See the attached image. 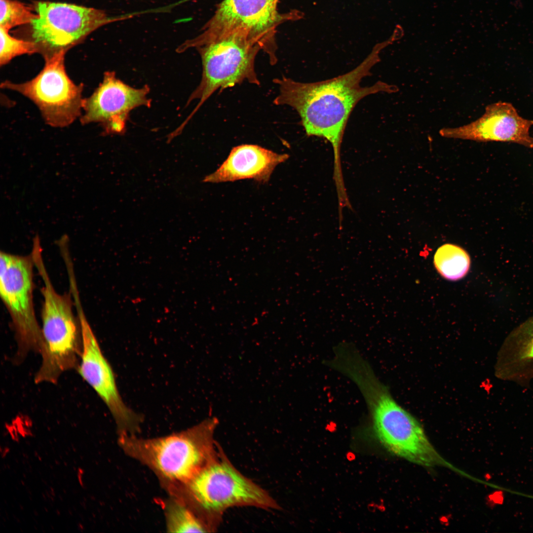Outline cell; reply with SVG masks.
Here are the masks:
<instances>
[{"mask_svg":"<svg viewBox=\"0 0 533 533\" xmlns=\"http://www.w3.org/2000/svg\"><path fill=\"white\" fill-rule=\"evenodd\" d=\"M434 264L438 272L445 278L457 280L468 272L470 259L468 253L461 247L452 244H445L437 250Z\"/></svg>","mask_w":533,"mask_h":533,"instance_id":"e0dca14e","label":"cell"},{"mask_svg":"<svg viewBox=\"0 0 533 533\" xmlns=\"http://www.w3.org/2000/svg\"><path fill=\"white\" fill-rule=\"evenodd\" d=\"M346 376L359 389L366 404L373 430L390 453L420 466L444 467L464 473L438 453L421 424L396 401L367 360L351 364Z\"/></svg>","mask_w":533,"mask_h":533,"instance_id":"7a4b0ae2","label":"cell"},{"mask_svg":"<svg viewBox=\"0 0 533 533\" xmlns=\"http://www.w3.org/2000/svg\"><path fill=\"white\" fill-rule=\"evenodd\" d=\"M0 27L7 31L31 24L38 16L30 7L17 0H0Z\"/></svg>","mask_w":533,"mask_h":533,"instance_id":"ac0fdd59","label":"cell"},{"mask_svg":"<svg viewBox=\"0 0 533 533\" xmlns=\"http://www.w3.org/2000/svg\"><path fill=\"white\" fill-rule=\"evenodd\" d=\"M166 528L170 533L213 532L206 522L190 505L175 497L165 502Z\"/></svg>","mask_w":533,"mask_h":533,"instance_id":"2e32d148","label":"cell"},{"mask_svg":"<svg viewBox=\"0 0 533 533\" xmlns=\"http://www.w3.org/2000/svg\"><path fill=\"white\" fill-rule=\"evenodd\" d=\"M0 64L3 66L14 57L38 52L36 45L31 41L20 39L11 36L8 31L0 27Z\"/></svg>","mask_w":533,"mask_h":533,"instance_id":"d6986e66","label":"cell"},{"mask_svg":"<svg viewBox=\"0 0 533 533\" xmlns=\"http://www.w3.org/2000/svg\"><path fill=\"white\" fill-rule=\"evenodd\" d=\"M34 8L38 16L30 24V41L44 59L67 51L92 32L115 21L100 9L68 3L40 1Z\"/></svg>","mask_w":533,"mask_h":533,"instance_id":"9c48e42d","label":"cell"},{"mask_svg":"<svg viewBox=\"0 0 533 533\" xmlns=\"http://www.w3.org/2000/svg\"><path fill=\"white\" fill-rule=\"evenodd\" d=\"M218 423L217 419L209 418L185 430L150 439L121 434L118 442L125 454L152 470L169 492L186 484L216 457Z\"/></svg>","mask_w":533,"mask_h":533,"instance_id":"3957f363","label":"cell"},{"mask_svg":"<svg viewBox=\"0 0 533 533\" xmlns=\"http://www.w3.org/2000/svg\"><path fill=\"white\" fill-rule=\"evenodd\" d=\"M34 266L32 254L21 256L0 252V294L15 333L16 363L31 352L39 353L42 343L33 302Z\"/></svg>","mask_w":533,"mask_h":533,"instance_id":"52a82bcc","label":"cell"},{"mask_svg":"<svg viewBox=\"0 0 533 533\" xmlns=\"http://www.w3.org/2000/svg\"><path fill=\"white\" fill-rule=\"evenodd\" d=\"M495 375L525 385L533 378V316L515 328L497 353Z\"/></svg>","mask_w":533,"mask_h":533,"instance_id":"9a60e30c","label":"cell"},{"mask_svg":"<svg viewBox=\"0 0 533 533\" xmlns=\"http://www.w3.org/2000/svg\"><path fill=\"white\" fill-rule=\"evenodd\" d=\"M200 54L202 73L201 81L189 98L186 106L198 100L195 108L178 127L182 132L203 103L217 90L246 81L260 82L255 69L256 55L261 47L238 33L223 35L193 44Z\"/></svg>","mask_w":533,"mask_h":533,"instance_id":"8992f818","label":"cell"},{"mask_svg":"<svg viewBox=\"0 0 533 533\" xmlns=\"http://www.w3.org/2000/svg\"><path fill=\"white\" fill-rule=\"evenodd\" d=\"M190 505L215 532L228 508L249 506L279 509L264 489L241 474L219 445L216 457L185 485L169 492Z\"/></svg>","mask_w":533,"mask_h":533,"instance_id":"277c9868","label":"cell"},{"mask_svg":"<svg viewBox=\"0 0 533 533\" xmlns=\"http://www.w3.org/2000/svg\"><path fill=\"white\" fill-rule=\"evenodd\" d=\"M380 48L375 49L353 70L334 78L315 82H302L282 76L275 78L279 92L276 105L293 108L299 114L306 135L327 139L334 153L336 184L343 183L340 150L348 118L356 104L370 95L394 93L398 88L381 81L363 87L362 79L380 60Z\"/></svg>","mask_w":533,"mask_h":533,"instance_id":"6da1fadb","label":"cell"},{"mask_svg":"<svg viewBox=\"0 0 533 533\" xmlns=\"http://www.w3.org/2000/svg\"><path fill=\"white\" fill-rule=\"evenodd\" d=\"M533 120L518 114L510 103L498 101L488 105L484 114L476 120L456 128H444L439 133L447 138L477 142H501L518 144L533 148L530 130Z\"/></svg>","mask_w":533,"mask_h":533,"instance_id":"4fadbf2b","label":"cell"},{"mask_svg":"<svg viewBox=\"0 0 533 533\" xmlns=\"http://www.w3.org/2000/svg\"><path fill=\"white\" fill-rule=\"evenodd\" d=\"M75 305L82 340V352L76 369L108 408L115 420L119 435L134 434L140 429L142 416L130 409L123 402L112 368L101 349L83 312L80 300H76Z\"/></svg>","mask_w":533,"mask_h":533,"instance_id":"30bf717a","label":"cell"},{"mask_svg":"<svg viewBox=\"0 0 533 533\" xmlns=\"http://www.w3.org/2000/svg\"><path fill=\"white\" fill-rule=\"evenodd\" d=\"M65 50L44 59L42 70L27 81L6 80L1 87L17 92L30 99L51 126H68L81 116L83 86L76 84L66 73Z\"/></svg>","mask_w":533,"mask_h":533,"instance_id":"ba28073f","label":"cell"},{"mask_svg":"<svg viewBox=\"0 0 533 533\" xmlns=\"http://www.w3.org/2000/svg\"><path fill=\"white\" fill-rule=\"evenodd\" d=\"M36 267L44 285L41 363L35 382L56 383L62 374L78 366L82 349L80 325L74 313L71 295L56 292L43 260L37 261Z\"/></svg>","mask_w":533,"mask_h":533,"instance_id":"5b68a950","label":"cell"},{"mask_svg":"<svg viewBox=\"0 0 533 533\" xmlns=\"http://www.w3.org/2000/svg\"><path fill=\"white\" fill-rule=\"evenodd\" d=\"M288 157L287 154H279L257 145H241L233 147L222 165L202 182L217 183L248 179L265 183L276 166Z\"/></svg>","mask_w":533,"mask_h":533,"instance_id":"5bb4252c","label":"cell"},{"mask_svg":"<svg viewBox=\"0 0 533 533\" xmlns=\"http://www.w3.org/2000/svg\"><path fill=\"white\" fill-rule=\"evenodd\" d=\"M278 0H224L198 38L202 40L238 33L266 49L277 20Z\"/></svg>","mask_w":533,"mask_h":533,"instance_id":"7c38bea8","label":"cell"},{"mask_svg":"<svg viewBox=\"0 0 533 533\" xmlns=\"http://www.w3.org/2000/svg\"><path fill=\"white\" fill-rule=\"evenodd\" d=\"M150 87L136 88L117 78L114 72L107 71L102 82L89 97L83 99L80 116L82 124L99 123L105 135H124L130 112L151 106Z\"/></svg>","mask_w":533,"mask_h":533,"instance_id":"8fae6325","label":"cell"}]
</instances>
